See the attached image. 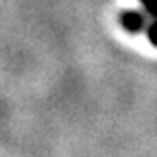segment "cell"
<instances>
[{
  "label": "cell",
  "instance_id": "6da1fadb",
  "mask_svg": "<svg viewBox=\"0 0 157 157\" xmlns=\"http://www.w3.org/2000/svg\"><path fill=\"white\" fill-rule=\"evenodd\" d=\"M147 14L141 12V10H126V12L120 14V24L126 32L130 33H140L147 28Z\"/></svg>",
  "mask_w": 157,
  "mask_h": 157
},
{
  "label": "cell",
  "instance_id": "7a4b0ae2",
  "mask_svg": "<svg viewBox=\"0 0 157 157\" xmlns=\"http://www.w3.org/2000/svg\"><path fill=\"white\" fill-rule=\"evenodd\" d=\"M141 6H144V12L151 18H157V0H140Z\"/></svg>",
  "mask_w": 157,
  "mask_h": 157
},
{
  "label": "cell",
  "instance_id": "3957f363",
  "mask_svg": "<svg viewBox=\"0 0 157 157\" xmlns=\"http://www.w3.org/2000/svg\"><path fill=\"white\" fill-rule=\"evenodd\" d=\"M147 37H149L151 45L157 47V18H153V20H151V24L147 26Z\"/></svg>",
  "mask_w": 157,
  "mask_h": 157
}]
</instances>
